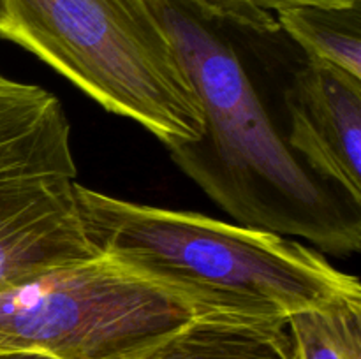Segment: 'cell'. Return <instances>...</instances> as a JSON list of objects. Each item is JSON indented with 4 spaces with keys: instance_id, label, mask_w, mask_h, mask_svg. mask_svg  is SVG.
I'll return each mask as SVG.
<instances>
[{
    "instance_id": "12",
    "label": "cell",
    "mask_w": 361,
    "mask_h": 359,
    "mask_svg": "<svg viewBox=\"0 0 361 359\" xmlns=\"http://www.w3.org/2000/svg\"><path fill=\"white\" fill-rule=\"evenodd\" d=\"M7 25V0H0V35Z\"/></svg>"
},
{
    "instance_id": "1",
    "label": "cell",
    "mask_w": 361,
    "mask_h": 359,
    "mask_svg": "<svg viewBox=\"0 0 361 359\" xmlns=\"http://www.w3.org/2000/svg\"><path fill=\"white\" fill-rule=\"evenodd\" d=\"M183 60L203 108L197 141L173 162L236 222L319 252L361 248V204L293 151L282 84L296 42L275 13L247 0H148Z\"/></svg>"
},
{
    "instance_id": "9",
    "label": "cell",
    "mask_w": 361,
    "mask_h": 359,
    "mask_svg": "<svg viewBox=\"0 0 361 359\" xmlns=\"http://www.w3.org/2000/svg\"><path fill=\"white\" fill-rule=\"evenodd\" d=\"M288 331L296 359H361V301L302 310Z\"/></svg>"
},
{
    "instance_id": "5",
    "label": "cell",
    "mask_w": 361,
    "mask_h": 359,
    "mask_svg": "<svg viewBox=\"0 0 361 359\" xmlns=\"http://www.w3.org/2000/svg\"><path fill=\"white\" fill-rule=\"evenodd\" d=\"M76 176L59 99L0 73V292L97 257L78 211Z\"/></svg>"
},
{
    "instance_id": "2",
    "label": "cell",
    "mask_w": 361,
    "mask_h": 359,
    "mask_svg": "<svg viewBox=\"0 0 361 359\" xmlns=\"http://www.w3.org/2000/svg\"><path fill=\"white\" fill-rule=\"evenodd\" d=\"M74 192L92 250L196 319L288 324L302 310L361 301L358 278L288 236L130 203L78 182Z\"/></svg>"
},
{
    "instance_id": "11",
    "label": "cell",
    "mask_w": 361,
    "mask_h": 359,
    "mask_svg": "<svg viewBox=\"0 0 361 359\" xmlns=\"http://www.w3.org/2000/svg\"><path fill=\"white\" fill-rule=\"evenodd\" d=\"M0 359H56L53 355L41 354V352H30V351H11V352H0Z\"/></svg>"
},
{
    "instance_id": "10",
    "label": "cell",
    "mask_w": 361,
    "mask_h": 359,
    "mask_svg": "<svg viewBox=\"0 0 361 359\" xmlns=\"http://www.w3.org/2000/svg\"><path fill=\"white\" fill-rule=\"evenodd\" d=\"M247 2L270 11V13H279V11L300 6H349L358 0H247Z\"/></svg>"
},
{
    "instance_id": "8",
    "label": "cell",
    "mask_w": 361,
    "mask_h": 359,
    "mask_svg": "<svg viewBox=\"0 0 361 359\" xmlns=\"http://www.w3.org/2000/svg\"><path fill=\"white\" fill-rule=\"evenodd\" d=\"M309 58L361 77V0L349 6H300L275 13Z\"/></svg>"
},
{
    "instance_id": "7",
    "label": "cell",
    "mask_w": 361,
    "mask_h": 359,
    "mask_svg": "<svg viewBox=\"0 0 361 359\" xmlns=\"http://www.w3.org/2000/svg\"><path fill=\"white\" fill-rule=\"evenodd\" d=\"M140 359H296L288 324L192 319Z\"/></svg>"
},
{
    "instance_id": "3",
    "label": "cell",
    "mask_w": 361,
    "mask_h": 359,
    "mask_svg": "<svg viewBox=\"0 0 361 359\" xmlns=\"http://www.w3.org/2000/svg\"><path fill=\"white\" fill-rule=\"evenodd\" d=\"M0 37L20 44L106 111L168 150L197 141L203 108L148 0H7Z\"/></svg>"
},
{
    "instance_id": "4",
    "label": "cell",
    "mask_w": 361,
    "mask_h": 359,
    "mask_svg": "<svg viewBox=\"0 0 361 359\" xmlns=\"http://www.w3.org/2000/svg\"><path fill=\"white\" fill-rule=\"evenodd\" d=\"M192 319L178 299L97 256L0 292V352L140 359Z\"/></svg>"
},
{
    "instance_id": "6",
    "label": "cell",
    "mask_w": 361,
    "mask_h": 359,
    "mask_svg": "<svg viewBox=\"0 0 361 359\" xmlns=\"http://www.w3.org/2000/svg\"><path fill=\"white\" fill-rule=\"evenodd\" d=\"M282 106L293 151L361 204V77L298 49L282 84Z\"/></svg>"
}]
</instances>
